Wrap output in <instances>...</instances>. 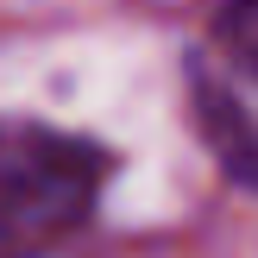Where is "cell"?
I'll list each match as a JSON object with an SVG mask.
<instances>
[{
	"label": "cell",
	"instance_id": "6da1fadb",
	"mask_svg": "<svg viewBox=\"0 0 258 258\" xmlns=\"http://www.w3.org/2000/svg\"><path fill=\"white\" fill-rule=\"evenodd\" d=\"M107 183V151L76 133L0 120V258H44L88 227Z\"/></svg>",
	"mask_w": 258,
	"mask_h": 258
},
{
	"label": "cell",
	"instance_id": "7a4b0ae2",
	"mask_svg": "<svg viewBox=\"0 0 258 258\" xmlns=\"http://www.w3.org/2000/svg\"><path fill=\"white\" fill-rule=\"evenodd\" d=\"M196 126L227 176L258 189V0H227L189 63Z\"/></svg>",
	"mask_w": 258,
	"mask_h": 258
}]
</instances>
